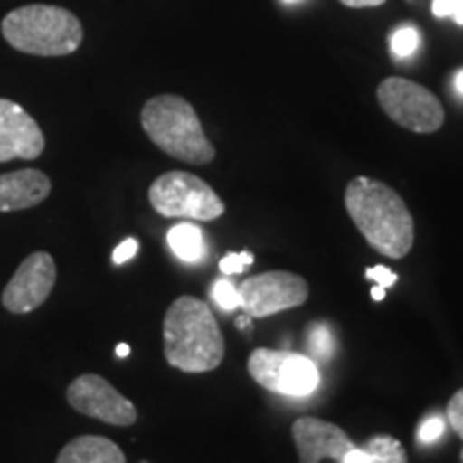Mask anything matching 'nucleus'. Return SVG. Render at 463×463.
Returning <instances> with one entry per match:
<instances>
[{
    "mask_svg": "<svg viewBox=\"0 0 463 463\" xmlns=\"http://www.w3.org/2000/svg\"><path fill=\"white\" fill-rule=\"evenodd\" d=\"M345 211L364 241L391 260H402L414 245V219L402 195L386 183L356 176L345 187Z\"/></svg>",
    "mask_w": 463,
    "mask_h": 463,
    "instance_id": "1",
    "label": "nucleus"
},
{
    "mask_svg": "<svg viewBox=\"0 0 463 463\" xmlns=\"http://www.w3.org/2000/svg\"><path fill=\"white\" fill-rule=\"evenodd\" d=\"M164 354L174 369L184 373H206L223 363V333L208 303L184 294L167 307Z\"/></svg>",
    "mask_w": 463,
    "mask_h": 463,
    "instance_id": "2",
    "label": "nucleus"
},
{
    "mask_svg": "<svg viewBox=\"0 0 463 463\" xmlns=\"http://www.w3.org/2000/svg\"><path fill=\"white\" fill-rule=\"evenodd\" d=\"M5 42L31 56H69L84 42L82 22L56 5H24L3 17Z\"/></svg>",
    "mask_w": 463,
    "mask_h": 463,
    "instance_id": "3",
    "label": "nucleus"
},
{
    "mask_svg": "<svg viewBox=\"0 0 463 463\" xmlns=\"http://www.w3.org/2000/svg\"><path fill=\"white\" fill-rule=\"evenodd\" d=\"M140 120L150 142L170 157L191 165H206L215 159V146L206 137L194 106L183 97H153L144 103Z\"/></svg>",
    "mask_w": 463,
    "mask_h": 463,
    "instance_id": "4",
    "label": "nucleus"
},
{
    "mask_svg": "<svg viewBox=\"0 0 463 463\" xmlns=\"http://www.w3.org/2000/svg\"><path fill=\"white\" fill-rule=\"evenodd\" d=\"M148 202L161 217L215 222L225 213L223 200L211 184L189 172L172 170L155 178L148 189Z\"/></svg>",
    "mask_w": 463,
    "mask_h": 463,
    "instance_id": "5",
    "label": "nucleus"
},
{
    "mask_svg": "<svg viewBox=\"0 0 463 463\" xmlns=\"http://www.w3.org/2000/svg\"><path fill=\"white\" fill-rule=\"evenodd\" d=\"M247 369L262 389L283 397H309L320 384L314 358L297 352L258 347L249 356Z\"/></svg>",
    "mask_w": 463,
    "mask_h": 463,
    "instance_id": "6",
    "label": "nucleus"
},
{
    "mask_svg": "<svg viewBox=\"0 0 463 463\" xmlns=\"http://www.w3.org/2000/svg\"><path fill=\"white\" fill-rule=\"evenodd\" d=\"M378 103L392 123L414 133H433L444 125V108L431 90L405 78H386Z\"/></svg>",
    "mask_w": 463,
    "mask_h": 463,
    "instance_id": "7",
    "label": "nucleus"
},
{
    "mask_svg": "<svg viewBox=\"0 0 463 463\" xmlns=\"http://www.w3.org/2000/svg\"><path fill=\"white\" fill-rule=\"evenodd\" d=\"M239 294L242 314L249 317H269L305 305L309 298V283L297 273L270 270L242 281Z\"/></svg>",
    "mask_w": 463,
    "mask_h": 463,
    "instance_id": "8",
    "label": "nucleus"
},
{
    "mask_svg": "<svg viewBox=\"0 0 463 463\" xmlns=\"http://www.w3.org/2000/svg\"><path fill=\"white\" fill-rule=\"evenodd\" d=\"M67 402L75 412L106 422V425L131 427L137 420L136 405L97 373H84L75 378L67 389Z\"/></svg>",
    "mask_w": 463,
    "mask_h": 463,
    "instance_id": "9",
    "label": "nucleus"
},
{
    "mask_svg": "<svg viewBox=\"0 0 463 463\" xmlns=\"http://www.w3.org/2000/svg\"><path fill=\"white\" fill-rule=\"evenodd\" d=\"M56 286V262L48 251H34L17 266L3 289V307L9 314H33L50 298Z\"/></svg>",
    "mask_w": 463,
    "mask_h": 463,
    "instance_id": "10",
    "label": "nucleus"
},
{
    "mask_svg": "<svg viewBox=\"0 0 463 463\" xmlns=\"http://www.w3.org/2000/svg\"><path fill=\"white\" fill-rule=\"evenodd\" d=\"M43 148L45 136L37 120L20 103L0 99V164L37 159Z\"/></svg>",
    "mask_w": 463,
    "mask_h": 463,
    "instance_id": "11",
    "label": "nucleus"
},
{
    "mask_svg": "<svg viewBox=\"0 0 463 463\" xmlns=\"http://www.w3.org/2000/svg\"><path fill=\"white\" fill-rule=\"evenodd\" d=\"M292 439L297 444L300 463H320L322 459H335L341 463L356 444L335 422L300 416L292 425Z\"/></svg>",
    "mask_w": 463,
    "mask_h": 463,
    "instance_id": "12",
    "label": "nucleus"
},
{
    "mask_svg": "<svg viewBox=\"0 0 463 463\" xmlns=\"http://www.w3.org/2000/svg\"><path fill=\"white\" fill-rule=\"evenodd\" d=\"M52 194L50 176L42 170H17L0 174V213L26 211Z\"/></svg>",
    "mask_w": 463,
    "mask_h": 463,
    "instance_id": "13",
    "label": "nucleus"
},
{
    "mask_svg": "<svg viewBox=\"0 0 463 463\" xmlns=\"http://www.w3.org/2000/svg\"><path fill=\"white\" fill-rule=\"evenodd\" d=\"M56 463H127V457L109 438L80 436L62 447Z\"/></svg>",
    "mask_w": 463,
    "mask_h": 463,
    "instance_id": "14",
    "label": "nucleus"
},
{
    "mask_svg": "<svg viewBox=\"0 0 463 463\" xmlns=\"http://www.w3.org/2000/svg\"><path fill=\"white\" fill-rule=\"evenodd\" d=\"M167 245H170L174 256L187 264L200 262V260L206 256L204 234H202L198 225L189 222L174 225V228L167 232Z\"/></svg>",
    "mask_w": 463,
    "mask_h": 463,
    "instance_id": "15",
    "label": "nucleus"
},
{
    "mask_svg": "<svg viewBox=\"0 0 463 463\" xmlns=\"http://www.w3.org/2000/svg\"><path fill=\"white\" fill-rule=\"evenodd\" d=\"M364 450L372 457V463H408V453H405L403 444L397 438L386 436V433L369 438Z\"/></svg>",
    "mask_w": 463,
    "mask_h": 463,
    "instance_id": "16",
    "label": "nucleus"
},
{
    "mask_svg": "<svg viewBox=\"0 0 463 463\" xmlns=\"http://www.w3.org/2000/svg\"><path fill=\"white\" fill-rule=\"evenodd\" d=\"M307 347H309L311 356L317 363H326L331 361L333 350H335V341H333V333L326 324L316 322L309 326V335H307Z\"/></svg>",
    "mask_w": 463,
    "mask_h": 463,
    "instance_id": "17",
    "label": "nucleus"
},
{
    "mask_svg": "<svg viewBox=\"0 0 463 463\" xmlns=\"http://www.w3.org/2000/svg\"><path fill=\"white\" fill-rule=\"evenodd\" d=\"M420 45V33L414 26H402L397 28L391 39V48L395 58H408L412 56Z\"/></svg>",
    "mask_w": 463,
    "mask_h": 463,
    "instance_id": "18",
    "label": "nucleus"
},
{
    "mask_svg": "<svg viewBox=\"0 0 463 463\" xmlns=\"http://www.w3.org/2000/svg\"><path fill=\"white\" fill-rule=\"evenodd\" d=\"M213 300L225 311L239 309L241 307V294L239 288L234 286L230 279H217L213 286Z\"/></svg>",
    "mask_w": 463,
    "mask_h": 463,
    "instance_id": "19",
    "label": "nucleus"
},
{
    "mask_svg": "<svg viewBox=\"0 0 463 463\" xmlns=\"http://www.w3.org/2000/svg\"><path fill=\"white\" fill-rule=\"evenodd\" d=\"M253 253L251 251H234V253H228V256L222 258V262H219V269H222L223 275H239V273H245L249 266H253Z\"/></svg>",
    "mask_w": 463,
    "mask_h": 463,
    "instance_id": "20",
    "label": "nucleus"
},
{
    "mask_svg": "<svg viewBox=\"0 0 463 463\" xmlns=\"http://www.w3.org/2000/svg\"><path fill=\"white\" fill-rule=\"evenodd\" d=\"M431 11L436 17H453L463 26V0H433Z\"/></svg>",
    "mask_w": 463,
    "mask_h": 463,
    "instance_id": "21",
    "label": "nucleus"
},
{
    "mask_svg": "<svg viewBox=\"0 0 463 463\" xmlns=\"http://www.w3.org/2000/svg\"><path fill=\"white\" fill-rule=\"evenodd\" d=\"M444 433V420L439 416H430L427 420H422L419 427V439L422 444H433L442 438Z\"/></svg>",
    "mask_w": 463,
    "mask_h": 463,
    "instance_id": "22",
    "label": "nucleus"
},
{
    "mask_svg": "<svg viewBox=\"0 0 463 463\" xmlns=\"http://www.w3.org/2000/svg\"><path fill=\"white\" fill-rule=\"evenodd\" d=\"M447 414H449L450 427H453L457 436L463 439V389L457 391L453 399H450Z\"/></svg>",
    "mask_w": 463,
    "mask_h": 463,
    "instance_id": "23",
    "label": "nucleus"
},
{
    "mask_svg": "<svg viewBox=\"0 0 463 463\" xmlns=\"http://www.w3.org/2000/svg\"><path fill=\"white\" fill-rule=\"evenodd\" d=\"M364 275H367V279H373L382 288H392L399 279V277L392 273L391 269H386V266H372V269H367Z\"/></svg>",
    "mask_w": 463,
    "mask_h": 463,
    "instance_id": "24",
    "label": "nucleus"
},
{
    "mask_svg": "<svg viewBox=\"0 0 463 463\" xmlns=\"http://www.w3.org/2000/svg\"><path fill=\"white\" fill-rule=\"evenodd\" d=\"M137 249H140V245H137L136 239H127V241H123L118 247L114 249V253H112L114 264H125V262H129V260L137 253Z\"/></svg>",
    "mask_w": 463,
    "mask_h": 463,
    "instance_id": "25",
    "label": "nucleus"
},
{
    "mask_svg": "<svg viewBox=\"0 0 463 463\" xmlns=\"http://www.w3.org/2000/svg\"><path fill=\"white\" fill-rule=\"evenodd\" d=\"M341 463H372V457H369V453L364 449H352L350 453L345 455V459Z\"/></svg>",
    "mask_w": 463,
    "mask_h": 463,
    "instance_id": "26",
    "label": "nucleus"
},
{
    "mask_svg": "<svg viewBox=\"0 0 463 463\" xmlns=\"http://www.w3.org/2000/svg\"><path fill=\"white\" fill-rule=\"evenodd\" d=\"M339 3L352 9H364V7H380V5H384L386 0H339Z\"/></svg>",
    "mask_w": 463,
    "mask_h": 463,
    "instance_id": "27",
    "label": "nucleus"
},
{
    "mask_svg": "<svg viewBox=\"0 0 463 463\" xmlns=\"http://www.w3.org/2000/svg\"><path fill=\"white\" fill-rule=\"evenodd\" d=\"M372 298L373 300H384L386 298V288H382V286H375V288H372Z\"/></svg>",
    "mask_w": 463,
    "mask_h": 463,
    "instance_id": "28",
    "label": "nucleus"
},
{
    "mask_svg": "<svg viewBox=\"0 0 463 463\" xmlns=\"http://www.w3.org/2000/svg\"><path fill=\"white\" fill-rule=\"evenodd\" d=\"M455 90L463 97V69L461 71H457V75H455Z\"/></svg>",
    "mask_w": 463,
    "mask_h": 463,
    "instance_id": "29",
    "label": "nucleus"
},
{
    "mask_svg": "<svg viewBox=\"0 0 463 463\" xmlns=\"http://www.w3.org/2000/svg\"><path fill=\"white\" fill-rule=\"evenodd\" d=\"M129 345L127 344H118L116 345V356H120V358H125V356H129Z\"/></svg>",
    "mask_w": 463,
    "mask_h": 463,
    "instance_id": "30",
    "label": "nucleus"
},
{
    "mask_svg": "<svg viewBox=\"0 0 463 463\" xmlns=\"http://www.w3.org/2000/svg\"><path fill=\"white\" fill-rule=\"evenodd\" d=\"M283 3H297V0H283Z\"/></svg>",
    "mask_w": 463,
    "mask_h": 463,
    "instance_id": "31",
    "label": "nucleus"
}]
</instances>
